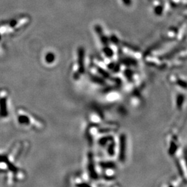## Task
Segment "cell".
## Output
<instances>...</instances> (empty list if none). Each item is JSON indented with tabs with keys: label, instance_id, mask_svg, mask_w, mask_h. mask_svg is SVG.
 I'll list each match as a JSON object with an SVG mask.
<instances>
[{
	"label": "cell",
	"instance_id": "obj_1",
	"mask_svg": "<svg viewBox=\"0 0 187 187\" xmlns=\"http://www.w3.org/2000/svg\"><path fill=\"white\" fill-rule=\"evenodd\" d=\"M47 57H48V58H47V61H48V62H50V61H51L52 59L53 60V56H52L51 54H49V55L47 56Z\"/></svg>",
	"mask_w": 187,
	"mask_h": 187
}]
</instances>
